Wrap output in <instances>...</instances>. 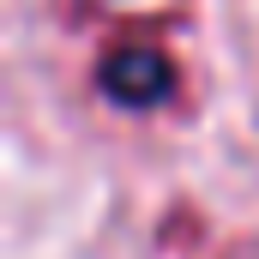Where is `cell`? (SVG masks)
I'll list each match as a JSON object with an SVG mask.
<instances>
[{
    "label": "cell",
    "instance_id": "6da1fadb",
    "mask_svg": "<svg viewBox=\"0 0 259 259\" xmlns=\"http://www.w3.org/2000/svg\"><path fill=\"white\" fill-rule=\"evenodd\" d=\"M97 91L115 103V109H163L175 91H181V66L169 61L157 42H115L103 61H97Z\"/></svg>",
    "mask_w": 259,
    "mask_h": 259
},
{
    "label": "cell",
    "instance_id": "7a4b0ae2",
    "mask_svg": "<svg viewBox=\"0 0 259 259\" xmlns=\"http://www.w3.org/2000/svg\"><path fill=\"white\" fill-rule=\"evenodd\" d=\"M109 6H115V12H139V18H145V12H151V18H175L187 0H109Z\"/></svg>",
    "mask_w": 259,
    "mask_h": 259
},
{
    "label": "cell",
    "instance_id": "3957f363",
    "mask_svg": "<svg viewBox=\"0 0 259 259\" xmlns=\"http://www.w3.org/2000/svg\"><path fill=\"white\" fill-rule=\"evenodd\" d=\"M229 259H259V247H241V253H229Z\"/></svg>",
    "mask_w": 259,
    "mask_h": 259
}]
</instances>
